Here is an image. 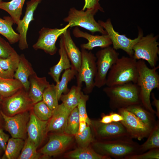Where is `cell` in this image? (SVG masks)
Listing matches in <instances>:
<instances>
[{"instance_id": "cell-46", "label": "cell", "mask_w": 159, "mask_h": 159, "mask_svg": "<svg viewBox=\"0 0 159 159\" xmlns=\"http://www.w3.org/2000/svg\"><path fill=\"white\" fill-rule=\"evenodd\" d=\"M112 122H119L123 120L122 116L119 113L111 112L110 113Z\"/></svg>"}, {"instance_id": "cell-41", "label": "cell", "mask_w": 159, "mask_h": 159, "mask_svg": "<svg viewBox=\"0 0 159 159\" xmlns=\"http://www.w3.org/2000/svg\"><path fill=\"white\" fill-rule=\"evenodd\" d=\"M16 53L9 44L0 36V57L6 58Z\"/></svg>"}, {"instance_id": "cell-22", "label": "cell", "mask_w": 159, "mask_h": 159, "mask_svg": "<svg viewBox=\"0 0 159 159\" xmlns=\"http://www.w3.org/2000/svg\"><path fill=\"white\" fill-rule=\"evenodd\" d=\"M62 34L60 36L59 49V50L60 55L59 61L57 64L50 68L48 73L56 84L59 82V77L62 71L70 68L72 67L70 61L65 49Z\"/></svg>"}, {"instance_id": "cell-33", "label": "cell", "mask_w": 159, "mask_h": 159, "mask_svg": "<svg viewBox=\"0 0 159 159\" xmlns=\"http://www.w3.org/2000/svg\"><path fill=\"white\" fill-rule=\"evenodd\" d=\"M37 148L34 143L27 138L18 159H39L42 157L43 158V155L37 151Z\"/></svg>"}, {"instance_id": "cell-7", "label": "cell", "mask_w": 159, "mask_h": 159, "mask_svg": "<svg viewBox=\"0 0 159 159\" xmlns=\"http://www.w3.org/2000/svg\"><path fill=\"white\" fill-rule=\"evenodd\" d=\"M81 63L79 70L76 75L77 85L82 86L85 83L84 90L87 93H91L95 87L94 79L96 75V57L91 51L81 48Z\"/></svg>"}, {"instance_id": "cell-19", "label": "cell", "mask_w": 159, "mask_h": 159, "mask_svg": "<svg viewBox=\"0 0 159 159\" xmlns=\"http://www.w3.org/2000/svg\"><path fill=\"white\" fill-rule=\"evenodd\" d=\"M71 112L62 103L59 105L53 111L52 116L49 120L48 132L64 133L68 118Z\"/></svg>"}, {"instance_id": "cell-20", "label": "cell", "mask_w": 159, "mask_h": 159, "mask_svg": "<svg viewBox=\"0 0 159 159\" xmlns=\"http://www.w3.org/2000/svg\"><path fill=\"white\" fill-rule=\"evenodd\" d=\"M63 41L65 49L71 62V67L77 72L81 63V52L72 40L69 29L63 34Z\"/></svg>"}, {"instance_id": "cell-2", "label": "cell", "mask_w": 159, "mask_h": 159, "mask_svg": "<svg viewBox=\"0 0 159 159\" xmlns=\"http://www.w3.org/2000/svg\"><path fill=\"white\" fill-rule=\"evenodd\" d=\"M93 146L97 153L115 159H126L129 156L140 153V145L129 137L97 141Z\"/></svg>"}, {"instance_id": "cell-10", "label": "cell", "mask_w": 159, "mask_h": 159, "mask_svg": "<svg viewBox=\"0 0 159 159\" xmlns=\"http://www.w3.org/2000/svg\"><path fill=\"white\" fill-rule=\"evenodd\" d=\"M28 93L23 88L12 95L3 98L1 104L3 112L8 116H12L32 110L34 105Z\"/></svg>"}, {"instance_id": "cell-32", "label": "cell", "mask_w": 159, "mask_h": 159, "mask_svg": "<svg viewBox=\"0 0 159 159\" xmlns=\"http://www.w3.org/2000/svg\"><path fill=\"white\" fill-rule=\"evenodd\" d=\"M147 140L143 143L140 145V153L150 150L159 148V123L153 128L148 137Z\"/></svg>"}, {"instance_id": "cell-30", "label": "cell", "mask_w": 159, "mask_h": 159, "mask_svg": "<svg viewBox=\"0 0 159 159\" xmlns=\"http://www.w3.org/2000/svg\"><path fill=\"white\" fill-rule=\"evenodd\" d=\"M71 158L74 159H110V157L97 153L94 149L88 146L80 147L70 152L68 155Z\"/></svg>"}, {"instance_id": "cell-3", "label": "cell", "mask_w": 159, "mask_h": 159, "mask_svg": "<svg viewBox=\"0 0 159 159\" xmlns=\"http://www.w3.org/2000/svg\"><path fill=\"white\" fill-rule=\"evenodd\" d=\"M137 64L138 76L136 84L140 87L142 105L151 112L156 114V111L152 107L150 98L152 90L159 89V75L157 71L159 66L149 68L142 59L137 61Z\"/></svg>"}, {"instance_id": "cell-44", "label": "cell", "mask_w": 159, "mask_h": 159, "mask_svg": "<svg viewBox=\"0 0 159 159\" xmlns=\"http://www.w3.org/2000/svg\"><path fill=\"white\" fill-rule=\"evenodd\" d=\"M14 74L8 71L3 69L0 66V78H14Z\"/></svg>"}, {"instance_id": "cell-42", "label": "cell", "mask_w": 159, "mask_h": 159, "mask_svg": "<svg viewBox=\"0 0 159 159\" xmlns=\"http://www.w3.org/2000/svg\"><path fill=\"white\" fill-rule=\"evenodd\" d=\"M100 0H85V4L82 9L85 11L87 9L93 10L98 11L99 10L104 12L103 9L99 3Z\"/></svg>"}, {"instance_id": "cell-27", "label": "cell", "mask_w": 159, "mask_h": 159, "mask_svg": "<svg viewBox=\"0 0 159 159\" xmlns=\"http://www.w3.org/2000/svg\"><path fill=\"white\" fill-rule=\"evenodd\" d=\"M23 88L21 83L16 79L0 78V96L3 98L12 95Z\"/></svg>"}, {"instance_id": "cell-28", "label": "cell", "mask_w": 159, "mask_h": 159, "mask_svg": "<svg viewBox=\"0 0 159 159\" xmlns=\"http://www.w3.org/2000/svg\"><path fill=\"white\" fill-rule=\"evenodd\" d=\"M14 21L10 16H5L4 19L0 18V34L6 37L11 44L19 42V34L14 31L12 26Z\"/></svg>"}, {"instance_id": "cell-9", "label": "cell", "mask_w": 159, "mask_h": 159, "mask_svg": "<svg viewBox=\"0 0 159 159\" xmlns=\"http://www.w3.org/2000/svg\"><path fill=\"white\" fill-rule=\"evenodd\" d=\"M98 22L106 31L112 42V47L115 50L121 49L131 57L133 54V47L142 36H143L142 30L138 27V35L137 37L132 39L127 38L125 35H121L114 29L111 20L108 19L106 21L98 20Z\"/></svg>"}, {"instance_id": "cell-50", "label": "cell", "mask_w": 159, "mask_h": 159, "mask_svg": "<svg viewBox=\"0 0 159 159\" xmlns=\"http://www.w3.org/2000/svg\"><path fill=\"white\" fill-rule=\"evenodd\" d=\"M3 98L0 96V105H1Z\"/></svg>"}, {"instance_id": "cell-37", "label": "cell", "mask_w": 159, "mask_h": 159, "mask_svg": "<svg viewBox=\"0 0 159 159\" xmlns=\"http://www.w3.org/2000/svg\"><path fill=\"white\" fill-rule=\"evenodd\" d=\"M19 60L20 55L17 53L6 58L0 57V66L3 69L14 74Z\"/></svg>"}, {"instance_id": "cell-5", "label": "cell", "mask_w": 159, "mask_h": 159, "mask_svg": "<svg viewBox=\"0 0 159 159\" xmlns=\"http://www.w3.org/2000/svg\"><path fill=\"white\" fill-rule=\"evenodd\" d=\"M158 37V35L154 36L152 33L142 36L133 47L132 57L147 61L151 68L155 67L159 59Z\"/></svg>"}, {"instance_id": "cell-51", "label": "cell", "mask_w": 159, "mask_h": 159, "mask_svg": "<svg viewBox=\"0 0 159 159\" xmlns=\"http://www.w3.org/2000/svg\"><path fill=\"white\" fill-rule=\"evenodd\" d=\"M2 1V0H0V2Z\"/></svg>"}, {"instance_id": "cell-15", "label": "cell", "mask_w": 159, "mask_h": 159, "mask_svg": "<svg viewBox=\"0 0 159 159\" xmlns=\"http://www.w3.org/2000/svg\"><path fill=\"white\" fill-rule=\"evenodd\" d=\"M72 139L71 135L65 133L52 135L47 144L40 150L39 153L45 158L59 154L65 150Z\"/></svg>"}, {"instance_id": "cell-29", "label": "cell", "mask_w": 159, "mask_h": 159, "mask_svg": "<svg viewBox=\"0 0 159 159\" xmlns=\"http://www.w3.org/2000/svg\"><path fill=\"white\" fill-rule=\"evenodd\" d=\"M82 86H72L67 93L62 95L60 98L64 106L72 111L77 107L80 100Z\"/></svg>"}, {"instance_id": "cell-35", "label": "cell", "mask_w": 159, "mask_h": 159, "mask_svg": "<svg viewBox=\"0 0 159 159\" xmlns=\"http://www.w3.org/2000/svg\"><path fill=\"white\" fill-rule=\"evenodd\" d=\"M80 117L77 107L71 112L68 118L64 133L70 135H75L78 130Z\"/></svg>"}, {"instance_id": "cell-18", "label": "cell", "mask_w": 159, "mask_h": 159, "mask_svg": "<svg viewBox=\"0 0 159 159\" xmlns=\"http://www.w3.org/2000/svg\"><path fill=\"white\" fill-rule=\"evenodd\" d=\"M72 33L75 37L83 38L87 39L88 41L87 43L80 45L81 48L86 50H92L97 47L103 49L110 46L112 44V41L107 34L94 35L81 31L77 26L74 28Z\"/></svg>"}, {"instance_id": "cell-34", "label": "cell", "mask_w": 159, "mask_h": 159, "mask_svg": "<svg viewBox=\"0 0 159 159\" xmlns=\"http://www.w3.org/2000/svg\"><path fill=\"white\" fill-rule=\"evenodd\" d=\"M42 100L52 111L59 105L55 85L50 84L44 91Z\"/></svg>"}, {"instance_id": "cell-13", "label": "cell", "mask_w": 159, "mask_h": 159, "mask_svg": "<svg viewBox=\"0 0 159 159\" xmlns=\"http://www.w3.org/2000/svg\"><path fill=\"white\" fill-rule=\"evenodd\" d=\"M1 114L4 122L5 129L11 137L24 140L27 138V126L30 116L29 111L9 116L1 110Z\"/></svg>"}, {"instance_id": "cell-47", "label": "cell", "mask_w": 159, "mask_h": 159, "mask_svg": "<svg viewBox=\"0 0 159 159\" xmlns=\"http://www.w3.org/2000/svg\"><path fill=\"white\" fill-rule=\"evenodd\" d=\"M99 121L101 123L104 124L109 123L112 122L110 114L108 115H103Z\"/></svg>"}, {"instance_id": "cell-26", "label": "cell", "mask_w": 159, "mask_h": 159, "mask_svg": "<svg viewBox=\"0 0 159 159\" xmlns=\"http://www.w3.org/2000/svg\"><path fill=\"white\" fill-rule=\"evenodd\" d=\"M24 143L25 140L21 138L12 137L9 138L1 159H18Z\"/></svg>"}, {"instance_id": "cell-23", "label": "cell", "mask_w": 159, "mask_h": 159, "mask_svg": "<svg viewBox=\"0 0 159 159\" xmlns=\"http://www.w3.org/2000/svg\"><path fill=\"white\" fill-rule=\"evenodd\" d=\"M35 72L32 65L24 55L22 54L20 55L19 61L14 73V78L21 83L24 89L27 92L30 86L29 77Z\"/></svg>"}, {"instance_id": "cell-16", "label": "cell", "mask_w": 159, "mask_h": 159, "mask_svg": "<svg viewBox=\"0 0 159 159\" xmlns=\"http://www.w3.org/2000/svg\"><path fill=\"white\" fill-rule=\"evenodd\" d=\"M42 0H31L27 2L26 11L24 16L20 20L17 24L16 30L19 33V46L20 49L23 50L28 48L26 40V34L30 22L34 20V12L38 5Z\"/></svg>"}, {"instance_id": "cell-36", "label": "cell", "mask_w": 159, "mask_h": 159, "mask_svg": "<svg viewBox=\"0 0 159 159\" xmlns=\"http://www.w3.org/2000/svg\"><path fill=\"white\" fill-rule=\"evenodd\" d=\"M32 110L36 117L43 121L49 120L53 113V111L42 100L34 104Z\"/></svg>"}, {"instance_id": "cell-25", "label": "cell", "mask_w": 159, "mask_h": 159, "mask_svg": "<svg viewBox=\"0 0 159 159\" xmlns=\"http://www.w3.org/2000/svg\"><path fill=\"white\" fill-rule=\"evenodd\" d=\"M25 0H12L9 2H0V9L3 10L10 15L14 23L18 24L20 20L22 11Z\"/></svg>"}, {"instance_id": "cell-21", "label": "cell", "mask_w": 159, "mask_h": 159, "mask_svg": "<svg viewBox=\"0 0 159 159\" xmlns=\"http://www.w3.org/2000/svg\"><path fill=\"white\" fill-rule=\"evenodd\" d=\"M29 81L28 96L34 105L42 100L44 91L50 84L45 77H39L35 72L30 76Z\"/></svg>"}, {"instance_id": "cell-24", "label": "cell", "mask_w": 159, "mask_h": 159, "mask_svg": "<svg viewBox=\"0 0 159 159\" xmlns=\"http://www.w3.org/2000/svg\"><path fill=\"white\" fill-rule=\"evenodd\" d=\"M126 109L151 128H153L157 123L158 121H156L155 114L146 109L142 104L132 105Z\"/></svg>"}, {"instance_id": "cell-38", "label": "cell", "mask_w": 159, "mask_h": 159, "mask_svg": "<svg viewBox=\"0 0 159 159\" xmlns=\"http://www.w3.org/2000/svg\"><path fill=\"white\" fill-rule=\"evenodd\" d=\"M76 141L80 147H86L93 141V138L90 125H87L82 132H77L75 135Z\"/></svg>"}, {"instance_id": "cell-43", "label": "cell", "mask_w": 159, "mask_h": 159, "mask_svg": "<svg viewBox=\"0 0 159 159\" xmlns=\"http://www.w3.org/2000/svg\"><path fill=\"white\" fill-rule=\"evenodd\" d=\"M9 139V135L4 132L1 129H0V143L4 152Z\"/></svg>"}, {"instance_id": "cell-6", "label": "cell", "mask_w": 159, "mask_h": 159, "mask_svg": "<svg viewBox=\"0 0 159 159\" xmlns=\"http://www.w3.org/2000/svg\"><path fill=\"white\" fill-rule=\"evenodd\" d=\"M97 11L93 10H78L75 8H70L68 16L63 20L70 24V27L80 26L89 31L92 34L99 32L102 34H107L106 31L97 22L94 16Z\"/></svg>"}, {"instance_id": "cell-40", "label": "cell", "mask_w": 159, "mask_h": 159, "mask_svg": "<svg viewBox=\"0 0 159 159\" xmlns=\"http://www.w3.org/2000/svg\"><path fill=\"white\" fill-rule=\"evenodd\" d=\"M159 148L150 150L144 153L134 155L126 159H159Z\"/></svg>"}, {"instance_id": "cell-45", "label": "cell", "mask_w": 159, "mask_h": 159, "mask_svg": "<svg viewBox=\"0 0 159 159\" xmlns=\"http://www.w3.org/2000/svg\"><path fill=\"white\" fill-rule=\"evenodd\" d=\"M151 96L153 101H152L151 105H153L155 106L156 110V115L158 118L159 117V100L157 99L155 97L154 94L153 93H151Z\"/></svg>"}, {"instance_id": "cell-17", "label": "cell", "mask_w": 159, "mask_h": 159, "mask_svg": "<svg viewBox=\"0 0 159 159\" xmlns=\"http://www.w3.org/2000/svg\"><path fill=\"white\" fill-rule=\"evenodd\" d=\"M49 120H41L36 117L32 111L30 113L27 128L28 138L37 148L41 144L48 132Z\"/></svg>"}, {"instance_id": "cell-11", "label": "cell", "mask_w": 159, "mask_h": 159, "mask_svg": "<svg viewBox=\"0 0 159 159\" xmlns=\"http://www.w3.org/2000/svg\"><path fill=\"white\" fill-rule=\"evenodd\" d=\"M123 120L120 122L124 126L130 137L141 140L147 138L153 128L144 123L133 113L126 108L117 110Z\"/></svg>"}, {"instance_id": "cell-14", "label": "cell", "mask_w": 159, "mask_h": 159, "mask_svg": "<svg viewBox=\"0 0 159 159\" xmlns=\"http://www.w3.org/2000/svg\"><path fill=\"white\" fill-rule=\"evenodd\" d=\"M97 137L105 140L130 138L126 128L120 122H112L108 124L102 123L99 121H92Z\"/></svg>"}, {"instance_id": "cell-8", "label": "cell", "mask_w": 159, "mask_h": 159, "mask_svg": "<svg viewBox=\"0 0 159 159\" xmlns=\"http://www.w3.org/2000/svg\"><path fill=\"white\" fill-rule=\"evenodd\" d=\"M119 54L112 47L102 49L96 54L97 71L94 79L95 87L100 88L105 85L110 69L119 58Z\"/></svg>"}, {"instance_id": "cell-12", "label": "cell", "mask_w": 159, "mask_h": 159, "mask_svg": "<svg viewBox=\"0 0 159 159\" xmlns=\"http://www.w3.org/2000/svg\"><path fill=\"white\" fill-rule=\"evenodd\" d=\"M70 26V24L68 23L61 29L43 27L39 32V38L36 43L33 45V48L36 50L42 49L47 54L54 55L57 50L56 45L57 39Z\"/></svg>"}, {"instance_id": "cell-31", "label": "cell", "mask_w": 159, "mask_h": 159, "mask_svg": "<svg viewBox=\"0 0 159 159\" xmlns=\"http://www.w3.org/2000/svg\"><path fill=\"white\" fill-rule=\"evenodd\" d=\"M77 73V72L72 67L64 70L61 80L55 85L57 97L59 101L63 93L67 94L69 91L68 87V83L74 78Z\"/></svg>"}, {"instance_id": "cell-48", "label": "cell", "mask_w": 159, "mask_h": 159, "mask_svg": "<svg viewBox=\"0 0 159 159\" xmlns=\"http://www.w3.org/2000/svg\"><path fill=\"white\" fill-rule=\"evenodd\" d=\"M87 125L86 121L83 120H80L78 130L77 132H82L85 130Z\"/></svg>"}, {"instance_id": "cell-1", "label": "cell", "mask_w": 159, "mask_h": 159, "mask_svg": "<svg viewBox=\"0 0 159 159\" xmlns=\"http://www.w3.org/2000/svg\"><path fill=\"white\" fill-rule=\"evenodd\" d=\"M103 91L109 98L110 106L113 110L142 104L140 87L136 83L107 86Z\"/></svg>"}, {"instance_id": "cell-4", "label": "cell", "mask_w": 159, "mask_h": 159, "mask_svg": "<svg viewBox=\"0 0 159 159\" xmlns=\"http://www.w3.org/2000/svg\"><path fill=\"white\" fill-rule=\"evenodd\" d=\"M138 76L137 60L122 56L117 59L109 70L105 85L110 87L130 82L136 84Z\"/></svg>"}, {"instance_id": "cell-49", "label": "cell", "mask_w": 159, "mask_h": 159, "mask_svg": "<svg viewBox=\"0 0 159 159\" xmlns=\"http://www.w3.org/2000/svg\"><path fill=\"white\" fill-rule=\"evenodd\" d=\"M3 151H4L1 144L0 143V154H1Z\"/></svg>"}, {"instance_id": "cell-39", "label": "cell", "mask_w": 159, "mask_h": 159, "mask_svg": "<svg viewBox=\"0 0 159 159\" xmlns=\"http://www.w3.org/2000/svg\"><path fill=\"white\" fill-rule=\"evenodd\" d=\"M89 99L88 95H84L81 91L80 102L77 106L80 117V120H85L87 124L92 125V121L88 117L86 110V103Z\"/></svg>"}]
</instances>
